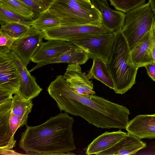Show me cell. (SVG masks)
<instances>
[{"instance_id":"1","label":"cell","mask_w":155,"mask_h":155,"mask_svg":"<svg viewBox=\"0 0 155 155\" xmlns=\"http://www.w3.org/2000/svg\"><path fill=\"white\" fill-rule=\"evenodd\" d=\"M61 111L84 119L99 128L124 129L129 121V109L95 94L84 96L73 91L63 76H58L47 89Z\"/></svg>"},{"instance_id":"2","label":"cell","mask_w":155,"mask_h":155,"mask_svg":"<svg viewBox=\"0 0 155 155\" xmlns=\"http://www.w3.org/2000/svg\"><path fill=\"white\" fill-rule=\"evenodd\" d=\"M74 121L65 112L51 117L40 125H26L21 134L19 147L28 154H70L76 149L72 130Z\"/></svg>"},{"instance_id":"3","label":"cell","mask_w":155,"mask_h":155,"mask_svg":"<svg viewBox=\"0 0 155 155\" xmlns=\"http://www.w3.org/2000/svg\"><path fill=\"white\" fill-rule=\"evenodd\" d=\"M121 28L115 31V38L106 64L114 81L115 93L123 94L135 84L138 68L133 63L130 50Z\"/></svg>"},{"instance_id":"4","label":"cell","mask_w":155,"mask_h":155,"mask_svg":"<svg viewBox=\"0 0 155 155\" xmlns=\"http://www.w3.org/2000/svg\"><path fill=\"white\" fill-rule=\"evenodd\" d=\"M62 25L101 24L100 12L91 2L78 0H54L49 8Z\"/></svg>"},{"instance_id":"5","label":"cell","mask_w":155,"mask_h":155,"mask_svg":"<svg viewBox=\"0 0 155 155\" xmlns=\"http://www.w3.org/2000/svg\"><path fill=\"white\" fill-rule=\"evenodd\" d=\"M155 20V15L149 2L129 11L126 14L121 28L130 50L150 31Z\"/></svg>"},{"instance_id":"6","label":"cell","mask_w":155,"mask_h":155,"mask_svg":"<svg viewBox=\"0 0 155 155\" xmlns=\"http://www.w3.org/2000/svg\"><path fill=\"white\" fill-rule=\"evenodd\" d=\"M116 37L115 31L91 35L68 42L84 51L89 58L99 59L106 63L111 52Z\"/></svg>"},{"instance_id":"7","label":"cell","mask_w":155,"mask_h":155,"mask_svg":"<svg viewBox=\"0 0 155 155\" xmlns=\"http://www.w3.org/2000/svg\"><path fill=\"white\" fill-rule=\"evenodd\" d=\"M44 39H57L69 42L93 35L109 32L102 24L74 25H60L43 31Z\"/></svg>"},{"instance_id":"8","label":"cell","mask_w":155,"mask_h":155,"mask_svg":"<svg viewBox=\"0 0 155 155\" xmlns=\"http://www.w3.org/2000/svg\"><path fill=\"white\" fill-rule=\"evenodd\" d=\"M20 84L19 69L11 50L0 48V90L15 94L18 92Z\"/></svg>"},{"instance_id":"9","label":"cell","mask_w":155,"mask_h":155,"mask_svg":"<svg viewBox=\"0 0 155 155\" xmlns=\"http://www.w3.org/2000/svg\"><path fill=\"white\" fill-rule=\"evenodd\" d=\"M44 32L31 26L22 37L17 39L11 48L27 67L34 54L43 42Z\"/></svg>"},{"instance_id":"10","label":"cell","mask_w":155,"mask_h":155,"mask_svg":"<svg viewBox=\"0 0 155 155\" xmlns=\"http://www.w3.org/2000/svg\"><path fill=\"white\" fill-rule=\"evenodd\" d=\"M63 76L68 86L75 93L86 96L95 94L92 81L82 72L80 65L69 64Z\"/></svg>"},{"instance_id":"11","label":"cell","mask_w":155,"mask_h":155,"mask_svg":"<svg viewBox=\"0 0 155 155\" xmlns=\"http://www.w3.org/2000/svg\"><path fill=\"white\" fill-rule=\"evenodd\" d=\"M79 48L70 42L57 39H50L42 42L31 58L37 64L57 58L72 49Z\"/></svg>"},{"instance_id":"12","label":"cell","mask_w":155,"mask_h":155,"mask_svg":"<svg viewBox=\"0 0 155 155\" xmlns=\"http://www.w3.org/2000/svg\"><path fill=\"white\" fill-rule=\"evenodd\" d=\"M11 54L18 68L20 77L21 84L18 93L25 99L31 100L37 97L42 89L18 56L13 51H11Z\"/></svg>"},{"instance_id":"13","label":"cell","mask_w":155,"mask_h":155,"mask_svg":"<svg viewBox=\"0 0 155 155\" xmlns=\"http://www.w3.org/2000/svg\"><path fill=\"white\" fill-rule=\"evenodd\" d=\"M147 147L146 144L138 137L127 132L119 141L111 147L96 155H130Z\"/></svg>"},{"instance_id":"14","label":"cell","mask_w":155,"mask_h":155,"mask_svg":"<svg viewBox=\"0 0 155 155\" xmlns=\"http://www.w3.org/2000/svg\"><path fill=\"white\" fill-rule=\"evenodd\" d=\"M125 129L141 139L155 138V114L136 116L129 121Z\"/></svg>"},{"instance_id":"15","label":"cell","mask_w":155,"mask_h":155,"mask_svg":"<svg viewBox=\"0 0 155 155\" xmlns=\"http://www.w3.org/2000/svg\"><path fill=\"white\" fill-rule=\"evenodd\" d=\"M94 6L100 12L103 26L109 31L114 32L123 27L125 13L110 8L100 0H91Z\"/></svg>"},{"instance_id":"16","label":"cell","mask_w":155,"mask_h":155,"mask_svg":"<svg viewBox=\"0 0 155 155\" xmlns=\"http://www.w3.org/2000/svg\"><path fill=\"white\" fill-rule=\"evenodd\" d=\"M12 100L0 104V151L12 149L16 140L10 130L9 117L11 112Z\"/></svg>"},{"instance_id":"17","label":"cell","mask_w":155,"mask_h":155,"mask_svg":"<svg viewBox=\"0 0 155 155\" xmlns=\"http://www.w3.org/2000/svg\"><path fill=\"white\" fill-rule=\"evenodd\" d=\"M127 134L120 129L112 132H106L94 139L88 145L86 153L95 154L107 150L114 145Z\"/></svg>"},{"instance_id":"18","label":"cell","mask_w":155,"mask_h":155,"mask_svg":"<svg viewBox=\"0 0 155 155\" xmlns=\"http://www.w3.org/2000/svg\"><path fill=\"white\" fill-rule=\"evenodd\" d=\"M150 31L146 34L130 50L133 63L138 69L154 62L150 45Z\"/></svg>"},{"instance_id":"19","label":"cell","mask_w":155,"mask_h":155,"mask_svg":"<svg viewBox=\"0 0 155 155\" xmlns=\"http://www.w3.org/2000/svg\"><path fill=\"white\" fill-rule=\"evenodd\" d=\"M85 52L80 48L67 51L58 57L45 61L37 64L29 71H32L45 65L56 63H67L69 64L81 65L85 63L89 60Z\"/></svg>"},{"instance_id":"20","label":"cell","mask_w":155,"mask_h":155,"mask_svg":"<svg viewBox=\"0 0 155 155\" xmlns=\"http://www.w3.org/2000/svg\"><path fill=\"white\" fill-rule=\"evenodd\" d=\"M88 78L95 79L113 89L114 81L106 63L99 59L93 60L92 66L87 75Z\"/></svg>"},{"instance_id":"21","label":"cell","mask_w":155,"mask_h":155,"mask_svg":"<svg viewBox=\"0 0 155 155\" xmlns=\"http://www.w3.org/2000/svg\"><path fill=\"white\" fill-rule=\"evenodd\" d=\"M33 104L31 100H26L18 93L15 94L12 99L11 113L17 116L21 121V127L27 125L28 115L31 112Z\"/></svg>"},{"instance_id":"22","label":"cell","mask_w":155,"mask_h":155,"mask_svg":"<svg viewBox=\"0 0 155 155\" xmlns=\"http://www.w3.org/2000/svg\"><path fill=\"white\" fill-rule=\"evenodd\" d=\"M60 25L59 18L48 9L33 20L31 26L37 30L43 31Z\"/></svg>"},{"instance_id":"23","label":"cell","mask_w":155,"mask_h":155,"mask_svg":"<svg viewBox=\"0 0 155 155\" xmlns=\"http://www.w3.org/2000/svg\"><path fill=\"white\" fill-rule=\"evenodd\" d=\"M0 7L23 16L35 18L32 10L18 0H0Z\"/></svg>"},{"instance_id":"24","label":"cell","mask_w":155,"mask_h":155,"mask_svg":"<svg viewBox=\"0 0 155 155\" xmlns=\"http://www.w3.org/2000/svg\"><path fill=\"white\" fill-rule=\"evenodd\" d=\"M33 20L0 7L1 25L8 23H17L31 26Z\"/></svg>"},{"instance_id":"25","label":"cell","mask_w":155,"mask_h":155,"mask_svg":"<svg viewBox=\"0 0 155 155\" xmlns=\"http://www.w3.org/2000/svg\"><path fill=\"white\" fill-rule=\"evenodd\" d=\"M30 27L19 23H8L1 25L0 31L17 39L23 36Z\"/></svg>"},{"instance_id":"26","label":"cell","mask_w":155,"mask_h":155,"mask_svg":"<svg viewBox=\"0 0 155 155\" xmlns=\"http://www.w3.org/2000/svg\"><path fill=\"white\" fill-rule=\"evenodd\" d=\"M28 7L33 12L35 19L48 10L54 0H18Z\"/></svg>"},{"instance_id":"27","label":"cell","mask_w":155,"mask_h":155,"mask_svg":"<svg viewBox=\"0 0 155 155\" xmlns=\"http://www.w3.org/2000/svg\"><path fill=\"white\" fill-rule=\"evenodd\" d=\"M110 5L125 13L145 3L146 0H109Z\"/></svg>"},{"instance_id":"28","label":"cell","mask_w":155,"mask_h":155,"mask_svg":"<svg viewBox=\"0 0 155 155\" xmlns=\"http://www.w3.org/2000/svg\"><path fill=\"white\" fill-rule=\"evenodd\" d=\"M10 130L14 136L17 129L21 127V121L18 117L11 113L9 117Z\"/></svg>"},{"instance_id":"29","label":"cell","mask_w":155,"mask_h":155,"mask_svg":"<svg viewBox=\"0 0 155 155\" xmlns=\"http://www.w3.org/2000/svg\"><path fill=\"white\" fill-rule=\"evenodd\" d=\"M16 39L0 31V47H7L11 49L12 44Z\"/></svg>"},{"instance_id":"30","label":"cell","mask_w":155,"mask_h":155,"mask_svg":"<svg viewBox=\"0 0 155 155\" xmlns=\"http://www.w3.org/2000/svg\"><path fill=\"white\" fill-rule=\"evenodd\" d=\"M150 45L154 61L155 62V28L154 24L150 31Z\"/></svg>"},{"instance_id":"31","label":"cell","mask_w":155,"mask_h":155,"mask_svg":"<svg viewBox=\"0 0 155 155\" xmlns=\"http://www.w3.org/2000/svg\"><path fill=\"white\" fill-rule=\"evenodd\" d=\"M144 67L146 68L149 77L155 81V62L148 63L146 64Z\"/></svg>"},{"instance_id":"32","label":"cell","mask_w":155,"mask_h":155,"mask_svg":"<svg viewBox=\"0 0 155 155\" xmlns=\"http://www.w3.org/2000/svg\"><path fill=\"white\" fill-rule=\"evenodd\" d=\"M13 94L7 91L0 90V104L12 100Z\"/></svg>"},{"instance_id":"33","label":"cell","mask_w":155,"mask_h":155,"mask_svg":"<svg viewBox=\"0 0 155 155\" xmlns=\"http://www.w3.org/2000/svg\"><path fill=\"white\" fill-rule=\"evenodd\" d=\"M0 154L2 155H18L21 154L18 153L12 150H7L0 151Z\"/></svg>"},{"instance_id":"34","label":"cell","mask_w":155,"mask_h":155,"mask_svg":"<svg viewBox=\"0 0 155 155\" xmlns=\"http://www.w3.org/2000/svg\"><path fill=\"white\" fill-rule=\"evenodd\" d=\"M150 7L155 15V0H148Z\"/></svg>"},{"instance_id":"35","label":"cell","mask_w":155,"mask_h":155,"mask_svg":"<svg viewBox=\"0 0 155 155\" xmlns=\"http://www.w3.org/2000/svg\"><path fill=\"white\" fill-rule=\"evenodd\" d=\"M101 2L104 3L106 5L109 6L108 4L107 3V0H100Z\"/></svg>"},{"instance_id":"36","label":"cell","mask_w":155,"mask_h":155,"mask_svg":"<svg viewBox=\"0 0 155 155\" xmlns=\"http://www.w3.org/2000/svg\"><path fill=\"white\" fill-rule=\"evenodd\" d=\"M81 1H85L89 2H91V0H78Z\"/></svg>"},{"instance_id":"37","label":"cell","mask_w":155,"mask_h":155,"mask_svg":"<svg viewBox=\"0 0 155 155\" xmlns=\"http://www.w3.org/2000/svg\"><path fill=\"white\" fill-rule=\"evenodd\" d=\"M154 27H155V20L154 22Z\"/></svg>"}]
</instances>
